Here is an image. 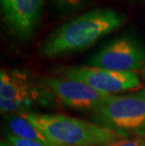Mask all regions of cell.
<instances>
[{"label": "cell", "mask_w": 145, "mask_h": 146, "mask_svg": "<svg viewBox=\"0 0 145 146\" xmlns=\"http://www.w3.org/2000/svg\"><path fill=\"white\" fill-rule=\"evenodd\" d=\"M0 98L24 101L34 106L48 107L54 96L45 87L36 83L26 72L19 70H1L0 72Z\"/></svg>", "instance_id": "obj_8"}, {"label": "cell", "mask_w": 145, "mask_h": 146, "mask_svg": "<svg viewBox=\"0 0 145 146\" xmlns=\"http://www.w3.org/2000/svg\"><path fill=\"white\" fill-rule=\"evenodd\" d=\"M5 141H7L11 146H57L55 144H48L41 141L19 138V137L11 134L7 130H5Z\"/></svg>", "instance_id": "obj_12"}, {"label": "cell", "mask_w": 145, "mask_h": 146, "mask_svg": "<svg viewBox=\"0 0 145 146\" xmlns=\"http://www.w3.org/2000/svg\"><path fill=\"white\" fill-rule=\"evenodd\" d=\"M5 123V130H7V131L15 136L19 137V138L41 141L48 144H53L42 134L41 130H39L35 125H33L22 114L6 115Z\"/></svg>", "instance_id": "obj_9"}, {"label": "cell", "mask_w": 145, "mask_h": 146, "mask_svg": "<svg viewBox=\"0 0 145 146\" xmlns=\"http://www.w3.org/2000/svg\"><path fill=\"white\" fill-rule=\"evenodd\" d=\"M40 81L60 104L76 110H94L111 95L98 92L87 84L66 77H45Z\"/></svg>", "instance_id": "obj_7"}, {"label": "cell", "mask_w": 145, "mask_h": 146, "mask_svg": "<svg viewBox=\"0 0 145 146\" xmlns=\"http://www.w3.org/2000/svg\"><path fill=\"white\" fill-rule=\"evenodd\" d=\"M144 71H145V69H144Z\"/></svg>", "instance_id": "obj_15"}, {"label": "cell", "mask_w": 145, "mask_h": 146, "mask_svg": "<svg viewBox=\"0 0 145 146\" xmlns=\"http://www.w3.org/2000/svg\"><path fill=\"white\" fill-rule=\"evenodd\" d=\"M36 106L28 102L0 98V108H1V112L5 114V116L32 112V110Z\"/></svg>", "instance_id": "obj_10"}, {"label": "cell", "mask_w": 145, "mask_h": 146, "mask_svg": "<svg viewBox=\"0 0 145 146\" xmlns=\"http://www.w3.org/2000/svg\"><path fill=\"white\" fill-rule=\"evenodd\" d=\"M95 123L115 131L145 133V89L123 95H110L92 110Z\"/></svg>", "instance_id": "obj_3"}, {"label": "cell", "mask_w": 145, "mask_h": 146, "mask_svg": "<svg viewBox=\"0 0 145 146\" xmlns=\"http://www.w3.org/2000/svg\"><path fill=\"white\" fill-rule=\"evenodd\" d=\"M60 72L66 78L87 84L107 94L133 91L140 87V76L136 72H115L91 66L63 68Z\"/></svg>", "instance_id": "obj_5"}, {"label": "cell", "mask_w": 145, "mask_h": 146, "mask_svg": "<svg viewBox=\"0 0 145 146\" xmlns=\"http://www.w3.org/2000/svg\"><path fill=\"white\" fill-rule=\"evenodd\" d=\"M87 64L122 73L145 69V45L133 34H123L92 54Z\"/></svg>", "instance_id": "obj_4"}, {"label": "cell", "mask_w": 145, "mask_h": 146, "mask_svg": "<svg viewBox=\"0 0 145 146\" xmlns=\"http://www.w3.org/2000/svg\"><path fill=\"white\" fill-rule=\"evenodd\" d=\"M107 146H145V139H120Z\"/></svg>", "instance_id": "obj_13"}, {"label": "cell", "mask_w": 145, "mask_h": 146, "mask_svg": "<svg viewBox=\"0 0 145 146\" xmlns=\"http://www.w3.org/2000/svg\"><path fill=\"white\" fill-rule=\"evenodd\" d=\"M57 146H107L125 139L127 133L62 114H22Z\"/></svg>", "instance_id": "obj_2"}, {"label": "cell", "mask_w": 145, "mask_h": 146, "mask_svg": "<svg viewBox=\"0 0 145 146\" xmlns=\"http://www.w3.org/2000/svg\"><path fill=\"white\" fill-rule=\"evenodd\" d=\"M2 19L13 36L27 42L41 22L44 0H0Z\"/></svg>", "instance_id": "obj_6"}, {"label": "cell", "mask_w": 145, "mask_h": 146, "mask_svg": "<svg viewBox=\"0 0 145 146\" xmlns=\"http://www.w3.org/2000/svg\"><path fill=\"white\" fill-rule=\"evenodd\" d=\"M57 11L63 13H73L87 6L91 0H50Z\"/></svg>", "instance_id": "obj_11"}, {"label": "cell", "mask_w": 145, "mask_h": 146, "mask_svg": "<svg viewBox=\"0 0 145 146\" xmlns=\"http://www.w3.org/2000/svg\"><path fill=\"white\" fill-rule=\"evenodd\" d=\"M1 146H11L7 141H1Z\"/></svg>", "instance_id": "obj_14"}, {"label": "cell", "mask_w": 145, "mask_h": 146, "mask_svg": "<svg viewBox=\"0 0 145 146\" xmlns=\"http://www.w3.org/2000/svg\"><path fill=\"white\" fill-rule=\"evenodd\" d=\"M127 21L125 14L114 9L100 8L73 17L53 30L40 45L44 58H58L83 51Z\"/></svg>", "instance_id": "obj_1"}]
</instances>
